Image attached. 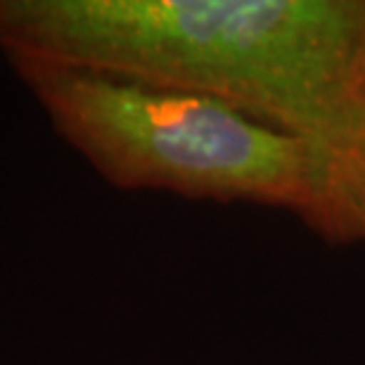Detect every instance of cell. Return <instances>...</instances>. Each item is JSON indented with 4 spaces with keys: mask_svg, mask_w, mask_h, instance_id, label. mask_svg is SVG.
<instances>
[{
    "mask_svg": "<svg viewBox=\"0 0 365 365\" xmlns=\"http://www.w3.org/2000/svg\"><path fill=\"white\" fill-rule=\"evenodd\" d=\"M0 53L228 102L365 180V0H0Z\"/></svg>",
    "mask_w": 365,
    "mask_h": 365,
    "instance_id": "cell-1",
    "label": "cell"
},
{
    "mask_svg": "<svg viewBox=\"0 0 365 365\" xmlns=\"http://www.w3.org/2000/svg\"><path fill=\"white\" fill-rule=\"evenodd\" d=\"M14 71L55 133L114 185L277 204L332 237H365V180L309 138L195 93L71 69Z\"/></svg>",
    "mask_w": 365,
    "mask_h": 365,
    "instance_id": "cell-2",
    "label": "cell"
}]
</instances>
